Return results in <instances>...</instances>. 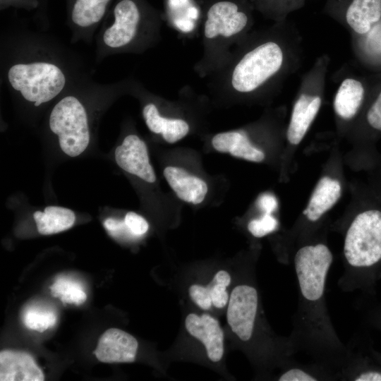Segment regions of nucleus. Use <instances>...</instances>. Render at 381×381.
Segmentation results:
<instances>
[{"label": "nucleus", "instance_id": "nucleus-8", "mask_svg": "<svg viewBox=\"0 0 381 381\" xmlns=\"http://www.w3.org/2000/svg\"><path fill=\"white\" fill-rule=\"evenodd\" d=\"M258 309V294L255 288L238 285L232 290L226 318L232 332L243 341H249L254 332Z\"/></svg>", "mask_w": 381, "mask_h": 381}, {"label": "nucleus", "instance_id": "nucleus-29", "mask_svg": "<svg viewBox=\"0 0 381 381\" xmlns=\"http://www.w3.org/2000/svg\"><path fill=\"white\" fill-rule=\"evenodd\" d=\"M104 227L109 234L114 238H121L137 236L133 234L126 226L125 222H122L114 218H108L104 222Z\"/></svg>", "mask_w": 381, "mask_h": 381}, {"label": "nucleus", "instance_id": "nucleus-17", "mask_svg": "<svg viewBox=\"0 0 381 381\" xmlns=\"http://www.w3.org/2000/svg\"><path fill=\"white\" fill-rule=\"evenodd\" d=\"M341 192L339 181L323 176L318 181L303 214L310 221L318 220L337 202Z\"/></svg>", "mask_w": 381, "mask_h": 381}, {"label": "nucleus", "instance_id": "nucleus-14", "mask_svg": "<svg viewBox=\"0 0 381 381\" xmlns=\"http://www.w3.org/2000/svg\"><path fill=\"white\" fill-rule=\"evenodd\" d=\"M321 105L318 96L302 94L296 102L287 130L290 143L298 145L303 138Z\"/></svg>", "mask_w": 381, "mask_h": 381}, {"label": "nucleus", "instance_id": "nucleus-13", "mask_svg": "<svg viewBox=\"0 0 381 381\" xmlns=\"http://www.w3.org/2000/svg\"><path fill=\"white\" fill-rule=\"evenodd\" d=\"M164 176L176 195L185 202L199 204L207 193V186L203 180L181 168L167 167Z\"/></svg>", "mask_w": 381, "mask_h": 381}, {"label": "nucleus", "instance_id": "nucleus-32", "mask_svg": "<svg viewBox=\"0 0 381 381\" xmlns=\"http://www.w3.org/2000/svg\"><path fill=\"white\" fill-rule=\"evenodd\" d=\"M356 381H381V373L375 370H368L358 373L353 377Z\"/></svg>", "mask_w": 381, "mask_h": 381}, {"label": "nucleus", "instance_id": "nucleus-10", "mask_svg": "<svg viewBox=\"0 0 381 381\" xmlns=\"http://www.w3.org/2000/svg\"><path fill=\"white\" fill-rule=\"evenodd\" d=\"M138 347V343L131 334L110 328L99 337L94 354L102 363H131L135 361Z\"/></svg>", "mask_w": 381, "mask_h": 381}, {"label": "nucleus", "instance_id": "nucleus-6", "mask_svg": "<svg viewBox=\"0 0 381 381\" xmlns=\"http://www.w3.org/2000/svg\"><path fill=\"white\" fill-rule=\"evenodd\" d=\"M52 132L59 138L61 150L69 157L83 153L90 143L85 108L74 96L62 98L52 109L49 120Z\"/></svg>", "mask_w": 381, "mask_h": 381}, {"label": "nucleus", "instance_id": "nucleus-7", "mask_svg": "<svg viewBox=\"0 0 381 381\" xmlns=\"http://www.w3.org/2000/svg\"><path fill=\"white\" fill-rule=\"evenodd\" d=\"M113 23L102 36L104 44L111 49L126 48L139 37L145 13L137 0H119L113 11Z\"/></svg>", "mask_w": 381, "mask_h": 381}, {"label": "nucleus", "instance_id": "nucleus-12", "mask_svg": "<svg viewBox=\"0 0 381 381\" xmlns=\"http://www.w3.org/2000/svg\"><path fill=\"white\" fill-rule=\"evenodd\" d=\"M44 375L32 356L23 351L0 352L1 381H43Z\"/></svg>", "mask_w": 381, "mask_h": 381}, {"label": "nucleus", "instance_id": "nucleus-1", "mask_svg": "<svg viewBox=\"0 0 381 381\" xmlns=\"http://www.w3.org/2000/svg\"><path fill=\"white\" fill-rule=\"evenodd\" d=\"M332 261V253L326 245H308L296 252L294 267L299 289L301 324L304 329L307 327L309 335L327 340L339 348L341 346L329 320L325 299Z\"/></svg>", "mask_w": 381, "mask_h": 381}, {"label": "nucleus", "instance_id": "nucleus-20", "mask_svg": "<svg viewBox=\"0 0 381 381\" xmlns=\"http://www.w3.org/2000/svg\"><path fill=\"white\" fill-rule=\"evenodd\" d=\"M346 18L354 31L359 34L366 33L381 18V0H353Z\"/></svg>", "mask_w": 381, "mask_h": 381}, {"label": "nucleus", "instance_id": "nucleus-16", "mask_svg": "<svg viewBox=\"0 0 381 381\" xmlns=\"http://www.w3.org/2000/svg\"><path fill=\"white\" fill-rule=\"evenodd\" d=\"M143 116L148 129L154 133L161 134L169 143L180 140L190 130L188 123L182 119L162 116L153 103H148L143 107Z\"/></svg>", "mask_w": 381, "mask_h": 381}, {"label": "nucleus", "instance_id": "nucleus-3", "mask_svg": "<svg viewBox=\"0 0 381 381\" xmlns=\"http://www.w3.org/2000/svg\"><path fill=\"white\" fill-rule=\"evenodd\" d=\"M283 63V52L270 41L247 52L234 62L226 61L213 74L218 75L219 89L236 93H250L276 74Z\"/></svg>", "mask_w": 381, "mask_h": 381}, {"label": "nucleus", "instance_id": "nucleus-15", "mask_svg": "<svg viewBox=\"0 0 381 381\" xmlns=\"http://www.w3.org/2000/svg\"><path fill=\"white\" fill-rule=\"evenodd\" d=\"M213 147L220 152H229L232 156L260 162L265 154L254 147L243 131H231L216 134L212 139Z\"/></svg>", "mask_w": 381, "mask_h": 381}, {"label": "nucleus", "instance_id": "nucleus-25", "mask_svg": "<svg viewBox=\"0 0 381 381\" xmlns=\"http://www.w3.org/2000/svg\"><path fill=\"white\" fill-rule=\"evenodd\" d=\"M277 219L271 214H265L261 218L251 220L248 224V231L255 237H262L277 227Z\"/></svg>", "mask_w": 381, "mask_h": 381}, {"label": "nucleus", "instance_id": "nucleus-9", "mask_svg": "<svg viewBox=\"0 0 381 381\" xmlns=\"http://www.w3.org/2000/svg\"><path fill=\"white\" fill-rule=\"evenodd\" d=\"M116 164L125 171L135 175L141 179L154 183L155 171L149 160L147 145L138 135H127L121 145L115 150Z\"/></svg>", "mask_w": 381, "mask_h": 381}, {"label": "nucleus", "instance_id": "nucleus-5", "mask_svg": "<svg viewBox=\"0 0 381 381\" xmlns=\"http://www.w3.org/2000/svg\"><path fill=\"white\" fill-rule=\"evenodd\" d=\"M344 255L355 269L372 267L381 260L380 211H365L354 218L346 234Z\"/></svg>", "mask_w": 381, "mask_h": 381}, {"label": "nucleus", "instance_id": "nucleus-4", "mask_svg": "<svg viewBox=\"0 0 381 381\" xmlns=\"http://www.w3.org/2000/svg\"><path fill=\"white\" fill-rule=\"evenodd\" d=\"M11 86L38 107L58 96L66 85V76L56 64L33 61L13 64L8 71Z\"/></svg>", "mask_w": 381, "mask_h": 381}, {"label": "nucleus", "instance_id": "nucleus-30", "mask_svg": "<svg viewBox=\"0 0 381 381\" xmlns=\"http://www.w3.org/2000/svg\"><path fill=\"white\" fill-rule=\"evenodd\" d=\"M367 120L373 128L381 131V92L369 109Z\"/></svg>", "mask_w": 381, "mask_h": 381}, {"label": "nucleus", "instance_id": "nucleus-31", "mask_svg": "<svg viewBox=\"0 0 381 381\" xmlns=\"http://www.w3.org/2000/svg\"><path fill=\"white\" fill-rule=\"evenodd\" d=\"M258 205L265 214H271L277 208V201L274 196L264 194L259 198Z\"/></svg>", "mask_w": 381, "mask_h": 381}, {"label": "nucleus", "instance_id": "nucleus-26", "mask_svg": "<svg viewBox=\"0 0 381 381\" xmlns=\"http://www.w3.org/2000/svg\"><path fill=\"white\" fill-rule=\"evenodd\" d=\"M192 300L202 309L208 310L212 305L208 286L193 284L188 289Z\"/></svg>", "mask_w": 381, "mask_h": 381}, {"label": "nucleus", "instance_id": "nucleus-11", "mask_svg": "<svg viewBox=\"0 0 381 381\" xmlns=\"http://www.w3.org/2000/svg\"><path fill=\"white\" fill-rule=\"evenodd\" d=\"M185 326L191 336L203 344L210 361L218 362L222 359L224 332L217 319L206 313H190L186 318Z\"/></svg>", "mask_w": 381, "mask_h": 381}, {"label": "nucleus", "instance_id": "nucleus-21", "mask_svg": "<svg viewBox=\"0 0 381 381\" xmlns=\"http://www.w3.org/2000/svg\"><path fill=\"white\" fill-rule=\"evenodd\" d=\"M362 84L354 79H345L339 87L334 101V108L340 117L353 118L357 113L363 99Z\"/></svg>", "mask_w": 381, "mask_h": 381}, {"label": "nucleus", "instance_id": "nucleus-27", "mask_svg": "<svg viewBox=\"0 0 381 381\" xmlns=\"http://www.w3.org/2000/svg\"><path fill=\"white\" fill-rule=\"evenodd\" d=\"M124 222L130 231L135 236H142L149 228L147 222L140 215L134 212H128Z\"/></svg>", "mask_w": 381, "mask_h": 381}, {"label": "nucleus", "instance_id": "nucleus-24", "mask_svg": "<svg viewBox=\"0 0 381 381\" xmlns=\"http://www.w3.org/2000/svg\"><path fill=\"white\" fill-rule=\"evenodd\" d=\"M231 277L224 270H220L216 273L212 282L207 285L212 303L218 308L224 307L229 301V295L226 287L230 284Z\"/></svg>", "mask_w": 381, "mask_h": 381}, {"label": "nucleus", "instance_id": "nucleus-22", "mask_svg": "<svg viewBox=\"0 0 381 381\" xmlns=\"http://www.w3.org/2000/svg\"><path fill=\"white\" fill-rule=\"evenodd\" d=\"M53 296L59 298L64 304H83L87 295L80 284L64 277H59L50 286Z\"/></svg>", "mask_w": 381, "mask_h": 381}, {"label": "nucleus", "instance_id": "nucleus-28", "mask_svg": "<svg viewBox=\"0 0 381 381\" xmlns=\"http://www.w3.org/2000/svg\"><path fill=\"white\" fill-rule=\"evenodd\" d=\"M318 377L308 370L302 368L294 367L284 372L279 377V381H315Z\"/></svg>", "mask_w": 381, "mask_h": 381}, {"label": "nucleus", "instance_id": "nucleus-23", "mask_svg": "<svg viewBox=\"0 0 381 381\" xmlns=\"http://www.w3.org/2000/svg\"><path fill=\"white\" fill-rule=\"evenodd\" d=\"M23 320L28 328L43 332L54 326L57 317L52 310L30 308L25 311Z\"/></svg>", "mask_w": 381, "mask_h": 381}, {"label": "nucleus", "instance_id": "nucleus-2", "mask_svg": "<svg viewBox=\"0 0 381 381\" xmlns=\"http://www.w3.org/2000/svg\"><path fill=\"white\" fill-rule=\"evenodd\" d=\"M247 24L246 14L233 1H219L210 7L202 29L203 55L195 66L202 76L213 74L226 63Z\"/></svg>", "mask_w": 381, "mask_h": 381}, {"label": "nucleus", "instance_id": "nucleus-18", "mask_svg": "<svg viewBox=\"0 0 381 381\" xmlns=\"http://www.w3.org/2000/svg\"><path fill=\"white\" fill-rule=\"evenodd\" d=\"M112 0H69L71 22L80 28L99 23L104 17Z\"/></svg>", "mask_w": 381, "mask_h": 381}, {"label": "nucleus", "instance_id": "nucleus-19", "mask_svg": "<svg viewBox=\"0 0 381 381\" xmlns=\"http://www.w3.org/2000/svg\"><path fill=\"white\" fill-rule=\"evenodd\" d=\"M38 232L50 235L68 230L75 223V213L70 209L59 206H47L44 212L33 214Z\"/></svg>", "mask_w": 381, "mask_h": 381}]
</instances>
